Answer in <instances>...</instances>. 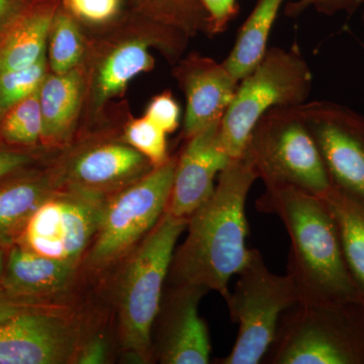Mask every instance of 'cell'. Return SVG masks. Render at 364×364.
<instances>
[{
    "instance_id": "obj_11",
    "label": "cell",
    "mask_w": 364,
    "mask_h": 364,
    "mask_svg": "<svg viewBox=\"0 0 364 364\" xmlns=\"http://www.w3.org/2000/svg\"><path fill=\"white\" fill-rule=\"evenodd\" d=\"M82 339L66 306L18 314L0 322V364L73 363Z\"/></svg>"
},
{
    "instance_id": "obj_26",
    "label": "cell",
    "mask_w": 364,
    "mask_h": 364,
    "mask_svg": "<svg viewBox=\"0 0 364 364\" xmlns=\"http://www.w3.org/2000/svg\"><path fill=\"white\" fill-rule=\"evenodd\" d=\"M49 70L46 55L32 66L0 75V122L14 107L39 90Z\"/></svg>"
},
{
    "instance_id": "obj_18",
    "label": "cell",
    "mask_w": 364,
    "mask_h": 364,
    "mask_svg": "<svg viewBox=\"0 0 364 364\" xmlns=\"http://www.w3.org/2000/svg\"><path fill=\"white\" fill-rule=\"evenodd\" d=\"M77 267L14 244L7 250L0 286L25 298L54 301L75 277Z\"/></svg>"
},
{
    "instance_id": "obj_24",
    "label": "cell",
    "mask_w": 364,
    "mask_h": 364,
    "mask_svg": "<svg viewBox=\"0 0 364 364\" xmlns=\"http://www.w3.org/2000/svg\"><path fill=\"white\" fill-rule=\"evenodd\" d=\"M86 42L79 21L60 6L50 28L47 45L48 65L52 73L63 74L82 65Z\"/></svg>"
},
{
    "instance_id": "obj_15",
    "label": "cell",
    "mask_w": 364,
    "mask_h": 364,
    "mask_svg": "<svg viewBox=\"0 0 364 364\" xmlns=\"http://www.w3.org/2000/svg\"><path fill=\"white\" fill-rule=\"evenodd\" d=\"M221 122L186 139V148L177 157L166 208L173 217L188 220L207 202L214 193L215 178L231 161L222 143Z\"/></svg>"
},
{
    "instance_id": "obj_22",
    "label": "cell",
    "mask_w": 364,
    "mask_h": 364,
    "mask_svg": "<svg viewBox=\"0 0 364 364\" xmlns=\"http://www.w3.org/2000/svg\"><path fill=\"white\" fill-rule=\"evenodd\" d=\"M284 0H258L242 25L233 48L223 62L239 81L258 65L267 53L268 40Z\"/></svg>"
},
{
    "instance_id": "obj_23",
    "label": "cell",
    "mask_w": 364,
    "mask_h": 364,
    "mask_svg": "<svg viewBox=\"0 0 364 364\" xmlns=\"http://www.w3.org/2000/svg\"><path fill=\"white\" fill-rule=\"evenodd\" d=\"M139 16L177 28L191 37L213 36L210 16L200 0H130Z\"/></svg>"
},
{
    "instance_id": "obj_17",
    "label": "cell",
    "mask_w": 364,
    "mask_h": 364,
    "mask_svg": "<svg viewBox=\"0 0 364 364\" xmlns=\"http://www.w3.org/2000/svg\"><path fill=\"white\" fill-rule=\"evenodd\" d=\"M61 0H30L0 33V75L33 65L47 55Z\"/></svg>"
},
{
    "instance_id": "obj_7",
    "label": "cell",
    "mask_w": 364,
    "mask_h": 364,
    "mask_svg": "<svg viewBox=\"0 0 364 364\" xmlns=\"http://www.w3.org/2000/svg\"><path fill=\"white\" fill-rule=\"evenodd\" d=\"M236 287L226 301L239 331L231 352L218 364H259L269 350L280 318L299 303V294L289 275L270 272L259 251L251 249L238 274Z\"/></svg>"
},
{
    "instance_id": "obj_20",
    "label": "cell",
    "mask_w": 364,
    "mask_h": 364,
    "mask_svg": "<svg viewBox=\"0 0 364 364\" xmlns=\"http://www.w3.org/2000/svg\"><path fill=\"white\" fill-rule=\"evenodd\" d=\"M85 91L82 65L63 74H47L39 90L43 149L60 147L70 139L85 100Z\"/></svg>"
},
{
    "instance_id": "obj_19",
    "label": "cell",
    "mask_w": 364,
    "mask_h": 364,
    "mask_svg": "<svg viewBox=\"0 0 364 364\" xmlns=\"http://www.w3.org/2000/svg\"><path fill=\"white\" fill-rule=\"evenodd\" d=\"M41 163L0 179V244L11 247L33 213L57 188L53 167Z\"/></svg>"
},
{
    "instance_id": "obj_5",
    "label": "cell",
    "mask_w": 364,
    "mask_h": 364,
    "mask_svg": "<svg viewBox=\"0 0 364 364\" xmlns=\"http://www.w3.org/2000/svg\"><path fill=\"white\" fill-rule=\"evenodd\" d=\"M312 83V72L298 46L268 48L258 65L239 81L222 119V143L231 159L243 156L263 114L275 107L306 104Z\"/></svg>"
},
{
    "instance_id": "obj_14",
    "label": "cell",
    "mask_w": 364,
    "mask_h": 364,
    "mask_svg": "<svg viewBox=\"0 0 364 364\" xmlns=\"http://www.w3.org/2000/svg\"><path fill=\"white\" fill-rule=\"evenodd\" d=\"M205 289L171 286L163 294L158 314L157 343L153 354L163 364H208L212 344L207 324L198 315ZM156 323V322H155Z\"/></svg>"
},
{
    "instance_id": "obj_1",
    "label": "cell",
    "mask_w": 364,
    "mask_h": 364,
    "mask_svg": "<svg viewBox=\"0 0 364 364\" xmlns=\"http://www.w3.org/2000/svg\"><path fill=\"white\" fill-rule=\"evenodd\" d=\"M257 179L243 157L232 159L223 170L213 195L188 218L186 240L176 247L170 265L171 286L217 291L228 301L230 280L250 256L245 205Z\"/></svg>"
},
{
    "instance_id": "obj_25",
    "label": "cell",
    "mask_w": 364,
    "mask_h": 364,
    "mask_svg": "<svg viewBox=\"0 0 364 364\" xmlns=\"http://www.w3.org/2000/svg\"><path fill=\"white\" fill-rule=\"evenodd\" d=\"M39 90L14 107L1 119L0 145L14 149H43Z\"/></svg>"
},
{
    "instance_id": "obj_21",
    "label": "cell",
    "mask_w": 364,
    "mask_h": 364,
    "mask_svg": "<svg viewBox=\"0 0 364 364\" xmlns=\"http://www.w3.org/2000/svg\"><path fill=\"white\" fill-rule=\"evenodd\" d=\"M322 198L336 224L345 263L364 301V202L335 188Z\"/></svg>"
},
{
    "instance_id": "obj_6",
    "label": "cell",
    "mask_w": 364,
    "mask_h": 364,
    "mask_svg": "<svg viewBox=\"0 0 364 364\" xmlns=\"http://www.w3.org/2000/svg\"><path fill=\"white\" fill-rule=\"evenodd\" d=\"M242 157L265 186H293L321 198L333 188L299 107H275L263 114Z\"/></svg>"
},
{
    "instance_id": "obj_12",
    "label": "cell",
    "mask_w": 364,
    "mask_h": 364,
    "mask_svg": "<svg viewBox=\"0 0 364 364\" xmlns=\"http://www.w3.org/2000/svg\"><path fill=\"white\" fill-rule=\"evenodd\" d=\"M188 38L177 28L145 18L138 37L117 43L95 66L90 85L93 109L97 111L112 98L121 97L134 78L154 68L150 46L161 50L163 55L174 63L186 50Z\"/></svg>"
},
{
    "instance_id": "obj_2",
    "label": "cell",
    "mask_w": 364,
    "mask_h": 364,
    "mask_svg": "<svg viewBox=\"0 0 364 364\" xmlns=\"http://www.w3.org/2000/svg\"><path fill=\"white\" fill-rule=\"evenodd\" d=\"M256 208L277 215L286 228L291 242L287 274L299 301L361 299L345 263L336 224L322 198L293 186H265Z\"/></svg>"
},
{
    "instance_id": "obj_16",
    "label": "cell",
    "mask_w": 364,
    "mask_h": 364,
    "mask_svg": "<svg viewBox=\"0 0 364 364\" xmlns=\"http://www.w3.org/2000/svg\"><path fill=\"white\" fill-rule=\"evenodd\" d=\"M174 76L186 95L182 131L186 140L210 124L222 121L239 85L238 79L223 62L191 54L177 64Z\"/></svg>"
},
{
    "instance_id": "obj_4",
    "label": "cell",
    "mask_w": 364,
    "mask_h": 364,
    "mask_svg": "<svg viewBox=\"0 0 364 364\" xmlns=\"http://www.w3.org/2000/svg\"><path fill=\"white\" fill-rule=\"evenodd\" d=\"M262 363L364 364V301H299L282 314Z\"/></svg>"
},
{
    "instance_id": "obj_3",
    "label": "cell",
    "mask_w": 364,
    "mask_h": 364,
    "mask_svg": "<svg viewBox=\"0 0 364 364\" xmlns=\"http://www.w3.org/2000/svg\"><path fill=\"white\" fill-rule=\"evenodd\" d=\"M188 220L165 212L159 222L131 252L117 294L122 345L129 355L150 363L153 328L161 308L165 282L177 241Z\"/></svg>"
},
{
    "instance_id": "obj_31",
    "label": "cell",
    "mask_w": 364,
    "mask_h": 364,
    "mask_svg": "<svg viewBox=\"0 0 364 364\" xmlns=\"http://www.w3.org/2000/svg\"><path fill=\"white\" fill-rule=\"evenodd\" d=\"M60 305L62 304L55 303L54 301H43L18 296L0 286V322L18 314L44 310Z\"/></svg>"
},
{
    "instance_id": "obj_13",
    "label": "cell",
    "mask_w": 364,
    "mask_h": 364,
    "mask_svg": "<svg viewBox=\"0 0 364 364\" xmlns=\"http://www.w3.org/2000/svg\"><path fill=\"white\" fill-rule=\"evenodd\" d=\"M154 168L147 158L124 141L87 146L54 169L57 188L109 198Z\"/></svg>"
},
{
    "instance_id": "obj_34",
    "label": "cell",
    "mask_w": 364,
    "mask_h": 364,
    "mask_svg": "<svg viewBox=\"0 0 364 364\" xmlns=\"http://www.w3.org/2000/svg\"><path fill=\"white\" fill-rule=\"evenodd\" d=\"M109 348L104 336L82 339L74 356L73 363L104 364L109 360Z\"/></svg>"
},
{
    "instance_id": "obj_36",
    "label": "cell",
    "mask_w": 364,
    "mask_h": 364,
    "mask_svg": "<svg viewBox=\"0 0 364 364\" xmlns=\"http://www.w3.org/2000/svg\"><path fill=\"white\" fill-rule=\"evenodd\" d=\"M7 250L6 246L0 244V279H1L2 274H4V267H6Z\"/></svg>"
},
{
    "instance_id": "obj_32",
    "label": "cell",
    "mask_w": 364,
    "mask_h": 364,
    "mask_svg": "<svg viewBox=\"0 0 364 364\" xmlns=\"http://www.w3.org/2000/svg\"><path fill=\"white\" fill-rule=\"evenodd\" d=\"M41 160V149H14L0 145V179L39 164Z\"/></svg>"
},
{
    "instance_id": "obj_10",
    "label": "cell",
    "mask_w": 364,
    "mask_h": 364,
    "mask_svg": "<svg viewBox=\"0 0 364 364\" xmlns=\"http://www.w3.org/2000/svg\"><path fill=\"white\" fill-rule=\"evenodd\" d=\"M333 188L364 202V116L344 105L317 100L299 105Z\"/></svg>"
},
{
    "instance_id": "obj_9",
    "label": "cell",
    "mask_w": 364,
    "mask_h": 364,
    "mask_svg": "<svg viewBox=\"0 0 364 364\" xmlns=\"http://www.w3.org/2000/svg\"><path fill=\"white\" fill-rule=\"evenodd\" d=\"M107 200L77 189L56 188L14 244L78 267L97 236Z\"/></svg>"
},
{
    "instance_id": "obj_28",
    "label": "cell",
    "mask_w": 364,
    "mask_h": 364,
    "mask_svg": "<svg viewBox=\"0 0 364 364\" xmlns=\"http://www.w3.org/2000/svg\"><path fill=\"white\" fill-rule=\"evenodd\" d=\"M123 0H61V6L80 23L105 25L121 13Z\"/></svg>"
},
{
    "instance_id": "obj_35",
    "label": "cell",
    "mask_w": 364,
    "mask_h": 364,
    "mask_svg": "<svg viewBox=\"0 0 364 364\" xmlns=\"http://www.w3.org/2000/svg\"><path fill=\"white\" fill-rule=\"evenodd\" d=\"M30 0H0V33Z\"/></svg>"
},
{
    "instance_id": "obj_30",
    "label": "cell",
    "mask_w": 364,
    "mask_h": 364,
    "mask_svg": "<svg viewBox=\"0 0 364 364\" xmlns=\"http://www.w3.org/2000/svg\"><path fill=\"white\" fill-rule=\"evenodd\" d=\"M364 4V0H294L284 7V14L289 18L301 16L309 9H314L325 16L345 13L351 16Z\"/></svg>"
},
{
    "instance_id": "obj_27",
    "label": "cell",
    "mask_w": 364,
    "mask_h": 364,
    "mask_svg": "<svg viewBox=\"0 0 364 364\" xmlns=\"http://www.w3.org/2000/svg\"><path fill=\"white\" fill-rule=\"evenodd\" d=\"M166 136L162 129L144 116L127 124L123 141L147 158L155 168L169 160Z\"/></svg>"
},
{
    "instance_id": "obj_37",
    "label": "cell",
    "mask_w": 364,
    "mask_h": 364,
    "mask_svg": "<svg viewBox=\"0 0 364 364\" xmlns=\"http://www.w3.org/2000/svg\"><path fill=\"white\" fill-rule=\"evenodd\" d=\"M363 25H364V11H363Z\"/></svg>"
},
{
    "instance_id": "obj_29",
    "label": "cell",
    "mask_w": 364,
    "mask_h": 364,
    "mask_svg": "<svg viewBox=\"0 0 364 364\" xmlns=\"http://www.w3.org/2000/svg\"><path fill=\"white\" fill-rule=\"evenodd\" d=\"M165 133H174L181 124V107L171 92L165 91L151 100L145 114Z\"/></svg>"
},
{
    "instance_id": "obj_8",
    "label": "cell",
    "mask_w": 364,
    "mask_h": 364,
    "mask_svg": "<svg viewBox=\"0 0 364 364\" xmlns=\"http://www.w3.org/2000/svg\"><path fill=\"white\" fill-rule=\"evenodd\" d=\"M176 160L170 157L107 200L97 236L85 256L88 267H112L149 234L166 212Z\"/></svg>"
},
{
    "instance_id": "obj_33",
    "label": "cell",
    "mask_w": 364,
    "mask_h": 364,
    "mask_svg": "<svg viewBox=\"0 0 364 364\" xmlns=\"http://www.w3.org/2000/svg\"><path fill=\"white\" fill-rule=\"evenodd\" d=\"M210 16L213 36L224 32L239 11L237 0H200Z\"/></svg>"
}]
</instances>
